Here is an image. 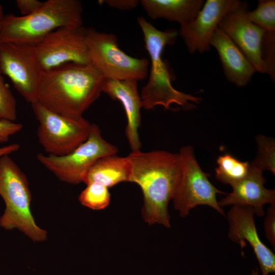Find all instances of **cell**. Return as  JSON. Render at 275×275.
Segmentation results:
<instances>
[{"instance_id":"5b68a950","label":"cell","mask_w":275,"mask_h":275,"mask_svg":"<svg viewBox=\"0 0 275 275\" xmlns=\"http://www.w3.org/2000/svg\"><path fill=\"white\" fill-rule=\"evenodd\" d=\"M0 196L5 204L0 217L1 227L17 229L34 241L46 239L47 231L36 225L31 213L32 195L27 177L9 155L0 158Z\"/></svg>"},{"instance_id":"9a60e30c","label":"cell","mask_w":275,"mask_h":275,"mask_svg":"<svg viewBox=\"0 0 275 275\" xmlns=\"http://www.w3.org/2000/svg\"><path fill=\"white\" fill-rule=\"evenodd\" d=\"M251 166L248 176L232 185V192L218 201V204L221 207L228 205L250 206L254 209L255 214L262 216L264 214V205L275 204V190L264 187L266 179L263 172Z\"/></svg>"},{"instance_id":"ba28073f","label":"cell","mask_w":275,"mask_h":275,"mask_svg":"<svg viewBox=\"0 0 275 275\" xmlns=\"http://www.w3.org/2000/svg\"><path fill=\"white\" fill-rule=\"evenodd\" d=\"M118 148L104 140L98 126L91 124L87 140L71 153L61 156L37 155L38 161L61 181L78 184L84 175L98 159L117 154Z\"/></svg>"},{"instance_id":"44dd1931","label":"cell","mask_w":275,"mask_h":275,"mask_svg":"<svg viewBox=\"0 0 275 275\" xmlns=\"http://www.w3.org/2000/svg\"><path fill=\"white\" fill-rule=\"evenodd\" d=\"M258 147L257 155L251 164L261 170L268 171L275 175L274 139L259 134L256 138Z\"/></svg>"},{"instance_id":"8992f818","label":"cell","mask_w":275,"mask_h":275,"mask_svg":"<svg viewBox=\"0 0 275 275\" xmlns=\"http://www.w3.org/2000/svg\"><path fill=\"white\" fill-rule=\"evenodd\" d=\"M86 43L90 63L106 79L136 81L148 75L149 61L133 58L121 50L113 34L86 29Z\"/></svg>"},{"instance_id":"4316f807","label":"cell","mask_w":275,"mask_h":275,"mask_svg":"<svg viewBox=\"0 0 275 275\" xmlns=\"http://www.w3.org/2000/svg\"><path fill=\"white\" fill-rule=\"evenodd\" d=\"M15 3L22 16H27L34 13L43 4V2L37 0H16Z\"/></svg>"},{"instance_id":"d6986e66","label":"cell","mask_w":275,"mask_h":275,"mask_svg":"<svg viewBox=\"0 0 275 275\" xmlns=\"http://www.w3.org/2000/svg\"><path fill=\"white\" fill-rule=\"evenodd\" d=\"M131 170L128 156L107 155L93 163L84 175L82 182L86 184L95 182L109 188L120 182H129Z\"/></svg>"},{"instance_id":"83f0119b","label":"cell","mask_w":275,"mask_h":275,"mask_svg":"<svg viewBox=\"0 0 275 275\" xmlns=\"http://www.w3.org/2000/svg\"><path fill=\"white\" fill-rule=\"evenodd\" d=\"M103 2L109 7L120 10L133 9L140 3L137 0H106Z\"/></svg>"},{"instance_id":"9c48e42d","label":"cell","mask_w":275,"mask_h":275,"mask_svg":"<svg viewBox=\"0 0 275 275\" xmlns=\"http://www.w3.org/2000/svg\"><path fill=\"white\" fill-rule=\"evenodd\" d=\"M181 161V175L173 198L174 207L182 217L198 205H205L225 215L218 204L216 195L225 194L209 181L208 174L203 171L190 146L182 147L178 153Z\"/></svg>"},{"instance_id":"5bb4252c","label":"cell","mask_w":275,"mask_h":275,"mask_svg":"<svg viewBox=\"0 0 275 275\" xmlns=\"http://www.w3.org/2000/svg\"><path fill=\"white\" fill-rule=\"evenodd\" d=\"M254 210L247 206L233 205L227 213L229 239L241 246L248 241L253 249L258 261L261 275H269L275 272V255L258 234L254 221Z\"/></svg>"},{"instance_id":"2e32d148","label":"cell","mask_w":275,"mask_h":275,"mask_svg":"<svg viewBox=\"0 0 275 275\" xmlns=\"http://www.w3.org/2000/svg\"><path fill=\"white\" fill-rule=\"evenodd\" d=\"M138 81L106 79L103 88V92L113 100L120 101L124 107L127 120L125 135L131 151L140 150L142 147L139 128L141 122L142 104Z\"/></svg>"},{"instance_id":"603a6c76","label":"cell","mask_w":275,"mask_h":275,"mask_svg":"<svg viewBox=\"0 0 275 275\" xmlns=\"http://www.w3.org/2000/svg\"><path fill=\"white\" fill-rule=\"evenodd\" d=\"M247 18L265 31H275V1L259 0L256 8L248 10Z\"/></svg>"},{"instance_id":"7402d4cb","label":"cell","mask_w":275,"mask_h":275,"mask_svg":"<svg viewBox=\"0 0 275 275\" xmlns=\"http://www.w3.org/2000/svg\"><path fill=\"white\" fill-rule=\"evenodd\" d=\"M80 193L79 201L80 203L93 210H100L106 208L109 204L111 196L108 188L95 182L87 184Z\"/></svg>"},{"instance_id":"ffe728a7","label":"cell","mask_w":275,"mask_h":275,"mask_svg":"<svg viewBox=\"0 0 275 275\" xmlns=\"http://www.w3.org/2000/svg\"><path fill=\"white\" fill-rule=\"evenodd\" d=\"M215 177L224 184L231 186L245 178L251 166L248 161H241L230 154L219 156L217 159Z\"/></svg>"},{"instance_id":"ac0fdd59","label":"cell","mask_w":275,"mask_h":275,"mask_svg":"<svg viewBox=\"0 0 275 275\" xmlns=\"http://www.w3.org/2000/svg\"><path fill=\"white\" fill-rule=\"evenodd\" d=\"M140 3L152 19L176 21L180 26L191 21L203 7V0H142Z\"/></svg>"},{"instance_id":"d4e9b609","label":"cell","mask_w":275,"mask_h":275,"mask_svg":"<svg viewBox=\"0 0 275 275\" xmlns=\"http://www.w3.org/2000/svg\"><path fill=\"white\" fill-rule=\"evenodd\" d=\"M265 235L275 249V204L270 205L264 221Z\"/></svg>"},{"instance_id":"7c38bea8","label":"cell","mask_w":275,"mask_h":275,"mask_svg":"<svg viewBox=\"0 0 275 275\" xmlns=\"http://www.w3.org/2000/svg\"><path fill=\"white\" fill-rule=\"evenodd\" d=\"M248 10V3L241 2L222 19L218 28L238 46L256 72L265 73L261 55L265 31L247 18L245 14Z\"/></svg>"},{"instance_id":"4dcf8cb0","label":"cell","mask_w":275,"mask_h":275,"mask_svg":"<svg viewBox=\"0 0 275 275\" xmlns=\"http://www.w3.org/2000/svg\"><path fill=\"white\" fill-rule=\"evenodd\" d=\"M252 275H260L257 269H253L252 270Z\"/></svg>"},{"instance_id":"277c9868","label":"cell","mask_w":275,"mask_h":275,"mask_svg":"<svg viewBox=\"0 0 275 275\" xmlns=\"http://www.w3.org/2000/svg\"><path fill=\"white\" fill-rule=\"evenodd\" d=\"M82 8L79 0H48L27 16L8 14L0 28V42L36 45L61 27L82 26Z\"/></svg>"},{"instance_id":"3957f363","label":"cell","mask_w":275,"mask_h":275,"mask_svg":"<svg viewBox=\"0 0 275 275\" xmlns=\"http://www.w3.org/2000/svg\"><path fill=\"white\" fill-rule=\"evenodd\" d=\"M137 21L143 33L145 48L151 63L148 80L140 95L142 108L151 109L161 105L170 109L174 104L184 109L196 108L195 104H199L202 99L179 91L173 87L169 68L162 59L164 47L175 42L177 31L174 29L160 31L143 16L138 17Z\"/></svg>"},{"instance_id":"f1b7e54d","label":"cell","mask_w":275,"mask_h":275,"mask_svg":"<svg viewBox=\"0 0 275 275\" xmlns=\"http://www.w3.org/2000/svg\"><path fill=\"white\" fill-rule=\"evenodd\" d=\"M20 145L18 143H13L7 146L0 147V158L6 155H9L19 149Z\"/></svg>"},{"instance_id":"e0dca14e","label":"cell","mask_w":275,"mask_h":275,"mask_svg":"<svg viewBox=\"0 0 275 275\" xmlns=\"http://www.w3.org/2000/svg\"><path fill=\"white\" fill-rule=\"evenodd\" d=\"M210 45L218 52L227 79L238 87L248 85L256 71L230 37L217 28L213 34Z\"/></svg>"},{"instance_id":"52a82bcc","label":"cell","mask_w":275,"mask_h":275,"mask_svg":"<svg viewBox=\"0 0 275 275\" xmlns=\"http://www.w3.org/2000/svg\"><path fill=\"white\" fill-rule=\"evenodd\" d=\"M39 122L38 142L47 155L61 156L73 151L88 139L91 123L54 112L38 102L31 104Z\"/></svg>"},{"instance_id":"6da1fadb","label":"cell","mask_w":275,"mask_h":275,"mask_svg":"<svg viewBox=\"0 0 275 275\" xmlns=\"http://www.w3.org/2000/svg\"><path fill=\"white\" fill-rule=\"evenodd\" d=\"M106 80L91 63L62 64L42 71L37 102L54 112L79 119L103 92Z\"/></svg>"},{"instance_id":"30bf717a","label":"cell","mask_w":275,"mask_h":275,"mask_svg":"<svg viewBox=\"0 0 275 275\" xmlns=\"http://www.w3.org/2000/svg\"><path fill=\"white\" fill-rule=\"evenodd\" d=\"M0 69L26 101L37 102L43 70L36 45L0 42Z\"/></svg>"},{"instance_id":"cb8c5ba5","label":"cell","mask_w":275,"mask_h":275,"mask_svg":"<svg viewBox=\"0 0 275 275\" xmlns=\"http://www.w3.org/2000/svg\"><path fill=\"white\" fill-rule=\"evenodd\" d=\"M16 118V99L0 69V120L15 122Z\"/></svg>"},{"instance_id":"f546056e","label":"cell","mask_w":275,"mask_h":275,"mask_svg":"<svg viewBox=\"0 0 275 275\" xmlns=\"http://www.w3.org/2000/svg\"><path fill=\"white\" fill-rule=\"evenodd\" d=\"M4 16V15L3 12V7L2 5L0 4V28Z\"/></svg>"},{"instance_id":"4fadbf2b","label":"cell","mask_w":275,"mask_h":275,"mask_svg":"<svg viewBox=\"0 0 275 275\" xmlns=\"http://www.w3.org/2000/svg\"><path fill=\"white\" fill-rule=\"evenodd\" d=\"M239 0H207L196 17L180 26L179 34L190 53L210 49L213 34L222 19L240 3Z\"/></svg>"},{"instance_id":"7a4b0ae2","label":"cell","mask_w":275,"mask_h":275,"mask_svg":"<svg viewBox=\"0 0 275 275\" xmlns=\"http://www.w3.org/2000/svg\"><path fill=\"white\" fill-rule=\"evenodd\" d=\"M130 181L141 187L144 196L142 214L149 225L156 223L170 228L168 207L173 199L181 175L179 153L164 150L131 151Z\"/></svg>"},{"instance_id":"8fae6325","label":"cell","mask_w":275,"mask_h":275,"mask_svg":"<svg viewBox=\"0 0 275 275\" xmlns=\"http://www.w3.org/2000/svg\"><path fill=\"white\" fill-rule=\"evenodd\" d=\"M36 50L43 71L68 63L90 64L83 26L55 30L36 45Z\"/></svg>"},{"instance_id":"484cf974","label":"cell","mask_w":275,"mask_h":275,"mask_svg":"<svg viewBox=\"0 0 275 275\" xmlns=\"http://www.w3.org/2000/svg\"><path fill=\"white\" fill-rule=\"evenodd\" d=\"M22 124L6 120H0V144L8 142L10 137L22 128Z\"/></svg>"}]
</instances>
